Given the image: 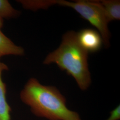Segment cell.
<instances>
[{
    "label": "cell",
    "mask_w": 120,
    "mask_h": 120,
    "mask_svg": "<svg viewBox=\"0 0 120 120\" xmlns=\"http://www.w3.org/2000/svg\"><path fill=\"white\" fill-rule=\"evenodd\" d=\"M25 50L6 37L0 29V58L4 56H23Z\"/></svg>",
    "instance_id": "cell-6"
},
{
    "label": "cell",
    "mask_w": 120,
    "mask_h": 120,
    "mask_svg": "<svg viewBox=\"0 0 120 120\" xmlns=\"http://www.w3.org/2000/svg\"><path fill=\"white\" fill-rule=\"evenodd\" d=\"M77 38L82 47L89 52L99 51L103 44V40L98 31L86 29L77 33Z\"/></svg>",
    "instance_id": "cell-4"
},
{
    "label": "cell",
    "mask_w": 120,
    "mask_h": 120,
    "mask_svg": "<svg viewBox=\"0 0 120 120\" xmlns=\"http://www.w3.org/2000/svg\"><path fill=\"white\" fill-rule=\"evenodd\" d=\"M20 12L13 8L7 0H0V18L3 19L18 17Z\"/></svg>",
    "instance_id": "cell-8"
},
{
    "label": "cell",
    "mask_w": 120,
    "mask_h": 120,
    "mask_svg": "<svg viewBox=\"0 0 120 120\" xmlns=\"http://www.w3.org/2000/svg\"><path fill=\"white\" fill-rule=\"evenodd\" d=\"M4 24V20L3 19L0 18V29H1V28L3 27Z\"/></svg>",
    "instance_id": "cell-10"
},
{
    "label": "cell",
    "mask_w": 120,
    "mask_h": 120,
    "mask_svg": "<svg viewBox=\"0 0 120 120\" xmlns=\"http://www.w3.org/2000/svg\"><path fill=\"white\" fill-rule=\"evenodd\" d=\"M88 57V52L79 42L77 33L71 30L63 35L59 47L48 55L43 64L57 65L74 78L81 90H86L91 83Z\"/></svg>",
    "instance_id": "cell-2"
},
{
    "label": "cell",
    "mask_w": 120,
    "mask_h": 120,
    "mask_svg": "<svg viewBox=\"0 0 120 120\" xmlns=\"http://www.w3.org/2000/svg\"><path fill=\"white\" fill-rule=\"evenodd\" d=\"M120 119V106H117L110 112V115L106 120H119Z\"/></svg>",
    "instance_id": "cell-9"
},
{
    "label": "cell",
    "mask_w": 120,
    "mask_h": 120,
    "mask_svg": "<svg viewBox=\"0 0 120 120\" xmlns=\"http://www.w3.org/2000/svg\"><path fill=\"white\" fill-rule=\"evenodd\" d=\"M9 69L8 66L0 61V120H10L11 108L6 99V86L2 79V74Z\"/></svg>",
    "instance_id": "cell-5"
},
{
    "label": "cell",
    "mask_w": 120,
    "mask_h": 120,
    "mask_svg": "<svg viewBox=\"0 0 120 120\" xmlns=\"http://www.w3.org/2000/svg\"><path fill=\"white\" fill-rule=\"evenodd\" d=\"M109 22L120 19V1L118 0H100Z\"/></svg>",
    "instance_id": "cell-7"
},
{
    "label": "cell",
    "mask_w": 120,
    "mask_h": 120,
    "mask_svg": "<svg viewBox=\"0 0 120 120\" xmlns=\"http://www.w3.org/2000/svg\"><path fill=\"white\" fill-rule=\"evenodd\" d=\"M20 98L37 116L49 120H82L77 112L67 108L65 98L56 88L42 85L34 77L26 83Z\"/></svg>",
    "instance_id": "cell-1"
},
{
    "label": "cell",
    "mask_w": 120,
    "mask_h": 120,
    "mask_svg": "<svg viewBox=\"0 0 120 120\" xmlns=\"http://www.w3.org/2000/svg\"><path fill=\"white\" fill-rule=\"evenodd\" d=\"M54 5L73 9L97 28L102 37L105 47H109L110 34L108 28L109 22L100 1L80 0L70 2L63 0H32L30 2V8L35 11L48 9Z\"/></svg>",
    "instance_id": "cell-3"
}]
</instances>
